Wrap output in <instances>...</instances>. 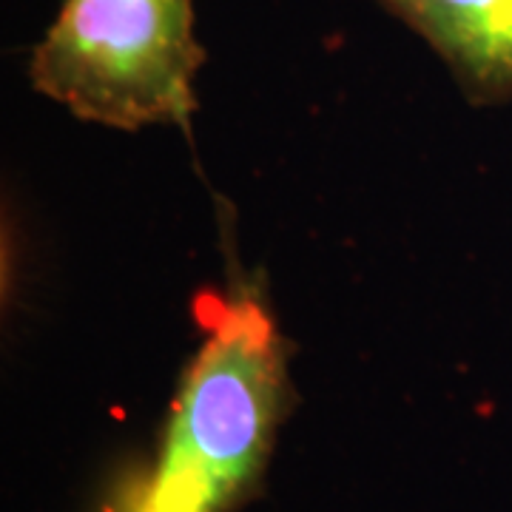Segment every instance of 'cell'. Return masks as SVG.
Returning <instances> with one entry per match:
<instances>
[{"instance_id": "6da1fadb", "label": "cell", "mask_w": 512, "mask_h": 512, "mask_svg": "<svg viewBox=\"0 0 512 512\" xmlns=\"http://www.w3.org/2000/svg\"><path fill=\"white\" fill-rule=\"evenodd\" d=\"M148 476L114 512H228L262 476L288 410V342L265 305L239 293L205 311Z\"/></svg>"}, {"instance_id": "7a4b0ae2", "label": "cell", "mask_w": 512, "mask_h": 512, "mask_svg": "<svg viewBox=\"0 0 512 512\" xmlns=\"http://www.w3.org/2000/svg\"><path fill=\"white\" fill-rule=\"evenodd\" d=\"M205 49L191 0H66L32 52V86L86 123L185 126Z\"/></svg>"}, {"instance_id": "3957f363", "label": "cell", "mask_w": 512, "mask_h": 512, "mask_svg": "<svg viewBox=\"0 0 512 512\" xmlns=\"http://www.w3.org/2000/svg\"><path fill=\"white\" fill-rule=\"evenodd\" d=\"M444 60L476 106L512 100V0H376Z\"/></svg>"}]
</instances>
